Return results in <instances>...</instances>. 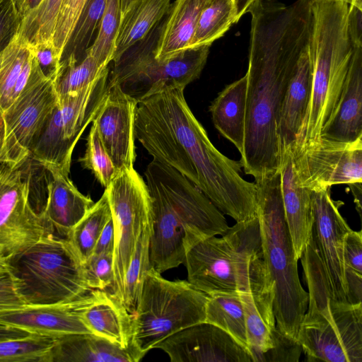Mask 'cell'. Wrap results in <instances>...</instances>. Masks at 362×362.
<instances>
[{
    "mask_svg": "<svg viewBox=\"0 0 362 362\" xmlns=\"http://www.w3.org/2000/svg\"><path fill=\"white\" fill-rule=\"evenodd\" d=\"M312 0L290 6L256 0L248 9L251 30L245 135L240 163L255 180L279 171V112L298 59L308 45Z\"/></svg>",
    "mask_w": 362,
    "mask_h": 362,
    "instance_id": "1",
    "label": "cell"
},
{
    "mask_svg": "<svg viewBox=\"0 0 362 362\" xmlns=\"http://www.w3.org/2000/svg\"><path fill=\"white\" fill-rule=\"evenodd\" d=\"M166 87L137 103L134 136L153 159L193 183L222 213L236 222L257 216V186L241 175L240 162L211 142L184 95Z\"/></svg>",
    "mask_w": 362,
    "mask_h": 362,
    "instance_id": "2",
    "label": "cell"
},
{
    "mask_svg": "<svg viewBox=\"0 0 362 362\" xmlns=\"http://www.w3.org/2000/svg\"><path fill=\"white\" fill-rule=\"evenodd\" d=\"M152 202L150 264L158 272L183 264L187 250L229 228L223 214L185 176L153 159L145 173Z\"/></svg>",
    "mask_w": 362,
    "mask_h": 362,
    "instance_id": "3",
    "label": "cell"
},
{
    "mask_svg": "<svg viewBox=\"0 0 362 362\" xmlns=\"http://www.w3.org/2000/svg\"><path fill=\"white\" fill-rule=\"evenodd\" d=\"M300 260L308 303L296 339L306 361L362 362V303L335 297L313 236Z\"/></svg>",
    "mask_w": 362,
    "mask_h": 362,
    "instance_id": "4",
    "label": "cell"
},
{
    "mask_svg": "<svg viewBox=\"0 0 362 362\" xmlns=\"http://www.w3.org/2000/svg\"><path fill=\"white\" fill-rule=\"evenodd\" d=\"M187 281L208 294L274 291L262 249L257 216L229 227L221 238L190 247L183 262Z\"/></svg>",
    "mask_w": 362,
    "mask_h": 362,
    "instance_id": "5",
    "label": "cell"
},
{
    "mask_svg": "<svg viewBox=\"0 0 362 362\" xmlns=\"http://www.w3.org/2000/svg\"><path fill=\"white\" fill-rule=\"evenodd\" d=\"M348 9L349 4L342 1H313L308 42L311 93L293 148L320 138L339 100L353 54L347 33Z\"/></svg>",
    "mask_w": 362,
    "mask_h": 362,
    "instance_id": "6",
    "label": "cell"
},
{
    "mask_svg": "<svg viewBox=\"0 0 362 362\" xmlns=\"http://www.w3.org/2000/svg\"><path fill=\"white\" fill-rule=\"evenodd\" d=\"M255 183L263 257L274 285L276 326L296 339L308 293L299 279L298 260L284 217L280 173L255 180Z\"/></svg>",
    "mask_w": 362,
    "mask_h": 362,
    "instance_id": "7",
    "label": "cell"
},
{
    "mask_svg": "<svg viewBox=\"0 0 362 362\" xmlns=\"http://www.w3.org/2000/svg\"><path fill=\"white\" fill-rule=\"evenodd\" d=\"M6 260L26 305L68 303L92 290L84 265L65 238L46 235Z\"/></svg>",
    "mask_w": 362,
    "mask_h": 362,
    "instance_id": "8",
    "label": "cell"
},
{
    "mask_svg": "<svg viewBox=\"0 0 362 362\" xmlns=\"http://www.w3.org/2000/svg\"><path fill=\"white\" fill-rule=\"evenodd\" d=\"M209 296L188 281H169L151 267L132 315L130 347L141 360L170 335L205 322Z\"/></svg>",
    "mask_w": 362,
    "mask_h": 362,
    "instance_id": "9",
    "label": "cell"
},
{
    "mask_svg": "<svg viewBox=\"0 0 362 362\" xmlns=\"http://www.w3.org/2000/svg\"><path fill=\"white\" fill-rule=\"evenodd\" d=\"M163 22L142 40L112 62L109 78L137 102L166 87H184L197 79L211 45L187 47L165 59L155 57Z\"/></svg>",
    "mask_w": 362,
    "mask_h": 362,
    "instance_id": "10",
    "label": "cell"
},
{
    "mask_svg": "<svg viewBox=\"0 0 362 362\" xmlns=\"http://www.w3.org/2000/svg\"><path fill=\"white\" fill-rule=\"evenodd\" d=\"M110 67L78 93L58 100L35 139L30 156L42 167L69 175L74 148L103 105Z\"/></svg>",
    "mask_w": 362,
    "mask_h": 362,
    "instance_id": "11",
    "label": "cell"
},
{
    "mask_svg": "<svg viewBox=\"0 0 362 362\" xmlns=\"http://www.w3.org/2000/svg\"><path fill=\"white\" fill-rule=\"evenodd\" d=\"M114 227V284L109 291L120 300L125 275L146 223L153 218L146 183L134 170L123 169L105 188Z\"/></svg>",
    "mask_w": 362,
    "mask_h": 362,
    "instance_id": "12",
    "label": "cell"
},
{
    "mask_svg": "<svg viewBox=\"0 0 362 362\" xmlns=\"http://www.w3.org/2000/svg\"><path fill=\"white\" fill-rule=\"evenodd\" d=\"M57 102L53 81L43 76L37 63L28 86L2 113L8 166H23L30 156L35 139Z\"/></svg>",
    "mask_w": 362,
    "mask_h": 362,
    "instance_id": "13",
    "label": "cell"
},
{
    "mask_svg": "<svg viewBox=\"0 0 362 362\" xmlns=\"http://www.w3.org/2000/svg\"><path fill=\"white\" fill-rule=\"evenodd\" d=\"M292 151L301 187L317 190L362 182V137L342 142L320 136L303 148H292Z\"/></svg>",
    "mask_w": 362,
    "mask_h": 362,
    "instance_id": "14",
    "label": "cell"
},
{
    "mask_svg": "<svg viewBox=\"0 0 362 362\" xmlns=\"http://www.w3.org/2000/svg\"><path fill=\"white\" fill-rule=\"evenodd\" d=\"M21 168L0 164V250L4 257L51 234L30 204V182Z\"/></svg>",
    "mask_w": 362,
    "mask_h": 362,
    "instance_id": "15",
    "label": "cell"
},
{
    "mask_svg": "<svg viewBox=\"0 0 362 362\" xmlns=\"http://www.w3.org/2000/svg\"><path fill=\"white\" fill-rule=\"evenodd\" d=\"M330 188L310 190L314 217L312 236L334 295L347 301L343 252L346 236L351 228L339 211L344 202L332 199Z\"/></svg>",
    "mask_w": 362,
    "mask_h": 362,
    "instance_id": "16",
    "label": "cell"
},
{
    "mask_svg": "<svg viewBox=\"0 0 362 362\" xmlns=\"http://www.w3.org/2000/svg\"><path fill=\"white\" fill-rule=\"evenodd\" d=\"M155 348L172 362H253L250 352L229 334L206 322L170 335Z\"/></svg>",
    "mask_w": 362,
    "mask_h": 362,
    "instance_id": "17",
    "label": "cell"
},
{
    "mask_svg": "<svg viewBox=\"0 0 362 362\" xmlns=\"http://www.w3.org/2000/svg\"><path fill=\"white\" fill-rule=\"evenodd\" d=\"M137 103L108 77L105 99L92 122L95 124L103 146L117 172L134 168Z\"/></svg>",
    "mask_w": 362,
    "mask_h": 362,
    "instance_id": "18",
    "label": "cell"
},
{
    "mask_svg": "<svg viewBox=\"0 0 362 362\" xmlns=\"http://www.w3.org/2000/svg\"><path fill=\"white\" fill-rule=\"evenodd\" d=\"M279 173L284 217L299 260L312 238L314 217L311 191L299 185L291 146L281 150Z\"/></svg>",
    "mask_w": 362,
    "mask_h": 362,
    "instance_id": "19",
    "label": "cell"
},
{
    "mask_svg": "<svg viewBox=\"0 0 362 362\" xmlns=\"http://www.w3.org/2000/svg\"><path fill=\"white\" fill-rule=\"evenodd\" d=\"M77 313L92 334L121 347H130L132 315L109 291L92 289L82 297Z\"/></svg>",
    "mask_w": 362,
    "mask_h": 362,
    "instance_id": "20",
    "label": "cell"
},
{
    "mask_svg": "<svg viewBox=\"0 0 362 362\" xmlns=\"http://www.w3.org/2000/svg\"><path fill=\"white\" fill-rule=\"evenodd\" d=\"M81 298L64 304L26 305L1 315L0 324L54 339L74 334H92L77 313Z\"/></svg>",
    "mask_w": 362,
    "mask_h": 362,
    "instance_id": "21",
    "label": "cell"
},
{
    "mask_svg": "<svg viewBox=\"0 0 362 362\" xmlns=\"http://www.w3.org/2000/svg\"><path fill=\"white\" fill-rule=\"evenodd\" d=\"M43 168L49 180L45 206L40 214L51 234L56 231L65 238L95 202L78 191L69 175L52 167Z\"/></svg>",
    "mask_w": 362,
    "mask_h": 362,
    "instance_id": "22",
    "label": "cell"
},
{
    "mask_svg": "<svg viewBox=\"0 0 362 362\" xmlns=\"http://www.w3.org/2000/svg\"><path fill=\"white\" fill-rule=\"evenodd\" d=\"M320 136L342 142L362 137V47H353L339 100Z\"/></svg>",
    "mask_w": 362,
    "mask_h": 362,
    "instance_id": "23",
    "label": "cell"
},
{
    "mask_svg": "<svg viewBox=\"0 0 362 362\" xmlns=\"http://www.w3.org/2000/svg\"><path fill=\"white\" fill-rule=\"evenodd\" d=\"M311 85L312 68L308 45L298 59L281 103L278 124L281 151L296 141L308 105Z\"/></svg>",
    "mask_w": 362,
    "mask_h": 362,
    "instance_id": "24",
    "label": "cell"
},
{
    "mask_svg": "<svg viewBox=\"0 0 362 362\" xmlns=\"http://www.w3.org/2000/svg\"><path fill=\"white\" fill-rule=\"evenodd\" d=\"M50 362H138L131 347L123 348L93 334L55 339Z\"/></svg>",
    "mask_w": 362,
    "mask_h": 362,
    "instance_id": "25",
    "label": "cell"
},
{
    "mask_svg": "<svg viewBox=\"0 0 362 362\" xmlns=\"http://www.w3.org/2000/svg\"><path fill=\"white\" fill-rule=\"evenodd\" d=\"M211 0H175L163 20L155 49L165 59L187 48L203 8Z\"/></svg>",
    "mask_w": 362,
    "mask_h": 362,
    "instance_id": "26",
    "label": "cell"
},
{
    "mask_svg": "<svg viewBox=\"0 0 362 362\" xmlns=\"http://www.w3.org/2000/svg\"><path fill=\"white\" fill-rule=\"evenodd\" d=\"M247 97V76L227 85L209 107L214 127L240 153L243 149Z\"/></svg>",
    "mask_w": 362,
    "mask_h": 362,
    "instance_id": "27",
    "label": "cell"
},
{
    "mask_svg": "<svg viewBox=\"0 0 362 362\" xmlns=\"http://www.w3.org/2000/svg\"><path fill=\"white\" fill-rule=\"evenodd\" d=\"M247 337L253 362L273 346V332L276 328L274 313V291L240 292Z\"/></svg>",
    "mask_w": 362,
    "mask_h": 362,
    "instance_id": "28",
    "label": "cell"
},
{
    "mask_svg": "<svg viewBox=\"0 0 362 362\" xmlns=\"http://www.w3.org/2000/svg\"><path fill=\"white\" fill-rule=\"evenodd\" d=\"M170 6V0H136L122 16L112 62L144 39L167 15Z\"/></svg>",
    "mask_w": 362,
    "mask_h": 362,
    "instance_id": "29",
    "label": "cell"
},
{
    "mask_svg": "<svg viewBox=\"0 0 362 362\" xmlns=\"http://www.w3.org/2000/svg\"><path fill=\"white\" fill-rule=\"evenodd\" d=\"M111 218L107 195L105 190L100 199L65 238L83 265L91 256L100 234Z\"/></svg>",
    "mask_w": 362,
    "mask_h": 362,
    "instance_id": "30",
    "label": "cell"
},
{
    "mask_svg": "<svg viewBox=\"0 0 362 362\" xmlns=\"http://www.w3.org/2000/svg\"><path fill=\"white\" fill-rule=\"evenodd\" d=\"M205 322L226 332L250 352L245 314L238 294L217 293L209 296L206 305Z\"/></svg>",
    "mask_w": 362,
    "mask_h": 362,
    "instance_id": "31",
    "label": "cell"
},
{
    "mask_svg": "<svg viewBox=\"0 0 362 362\" xmlns=\"http://www.w3.org/2000/svg\"><path fill=\"white\" fill-rule=\"evenodd\" d=\"M237 22L234 0H211L200 13L188 47L211 45Z\"/></svg>",
    "mask_w": 362,
    "mask_h": 362,
    "instance_id": "32",
    "label": "cell"
},
{
    "mask_svg": "<svg viewBox=\"0 0 362 362\" xmlns=\"http://www.w3.org/2000/svg\"><path fill=\"white\" fill-rule=\"evenodd\" d=\"M106 69H103L86 53L78 62L69 59L60 62L53 81L58 100L78 93L100 77Z\"/></svg>",
    "mask_w": 362,
    "mask_h": 362,
    "instance_id": "33",
    "label": "cell"
},
{
    "mask_svg": "<svg viewBox=\"0 0 362 362\" xmlns=\"http://www.w3.org/2000/svg\"><path fill=\"white\" fill-rule=\"evenodd\" d=\"M153 218L145 225L127 269L121 301L130 314L136 309L142 282L150 264V243Z\"/></svg>",
    "mask_w": 362,
    "mask_h": 362,
    "instance_id": "34",
    "label": "cell"
},
{
    "mask_svg": "<svg viewBox=\"0 0 362 362\" xmlns=\"http://www.w3.org/2000/svg\"><path fill=\"white\" fill-rule=\"evenodd\" d=\"M105 4L106 0H87L60 62H78L83 58L95 30L98 29Z\"/></svg>",
    "mask_w": 362,
    "mask_h": 362,
    "instance_id": "35",
    "label": "cell"
},
{
    "mask_svg": "<svg viewBox=\"0 0 362 362\" xmlns=\"http://www.w3.org/2000/svg\"><path fill=\"white\" fill-rule=\"evenodd\" d=\"M121 18L120 0H106L97 36L86 51L103 69L107 68L113 60Z\"/></svg>",
    "mask_w": 362,
    "mask_h": 362,
    "instance_id": "36",
    "label": "cell"
},
{
    "mask_svg": "<svg viewBox=\"0 0 362 362\" xmlns=\"http://www.w3.org/2000/svg\"><path fill=\"white\" fill-rule=\"evenodd\" d=\"M62 0H42L21 21L18 36L30 47L52 42Z\"/></svg>",
    "mask_w": 362,
    "mask_h": 362,
    "instance_id": "37",
    "label": "cell"
},
{
    "mask_svg": "<svg viewBox=\"0 0 362 362\" xmlns=\"http://www.w3.org/2000/svg\"><path fill=\"white\" fill-rule=\"evenodd\" d=\"M55 339L32 334L0 341V362H50Z\"/></svg>",
    "mask_w": 362,
    "mask_h": 362,
    "instance_id": "38",
    "label": "cell"
},
{
    "mask_svg": "<svg viewBox=\"0 0 362 362\" xmlns=\"http://www.w3.org/2000/svg\"><path fill=\"white\" fill-rule=\"evenodd\" d=\"M32 47L18 36L0 53V111L3 113L10 105V98L16 80Z\"/></svg>",
    "mask_w": 362,
    "mask_h": 362,
    "instance_id": "39",
    "label": "cell"
},
{
    "mask_svg": "<svg viewBox=\"0 0 362 362\" xmlns=\"http://www.w3.org/2000/svg\"><path fill=\"white\" fill-rule=\"evenodd\" d=\"M86 140L84 156L78 160L84 168L92 171L102 186L107 188L117 171L103 146L93 122Z\"/></svg>",
    "mask_w": 362,
    "mask_h": 362,
    "instance_id": "40",
    "label": "cell"
},
{
    "mask_svg": "<svg viewBox=\"0 0 362 362\" xmlns=\"http://www.w3.org/2000/svg\"><path fill=\"white\" fill-rule=\"evenodd\" d=\"M87 0H62L52 38L53 45L62 58Z\"/></svg>",
    "mask_w": 362,
    "mask_h": 362,
    "instance_id": "41",
    "label": "cell"
},
{
    "mask_svg": "<svg viewBox=\"0 0 362 362\" xmlns=\"http://www.w3.org/2000/svg\"><path fill=\"white\" fill-rule=\"evenodd\" d=\"M86 278L90 289L107 290L114 284L113 252L91 255L84 264Z\"/></svg>",
    "mask_w": 362,
    "mask_h": 362,
    "instance_id": "42",
    "label": "cell"
},
{
    "mask_svg": "<svg viewBox=\"0 0 362 362\" xmlns=\"http://www.w3.org/2000/svg\"><path fill=\"white\" fill-rule=\"evenodd\" d=\"M302 352V346L297 339L284 334L276 326L272 347L261 354L257 362H298Z\"/></svg>",
    "mask_w": 362,
    "mask_h": 362,
    "instance_id": "43",
    "label": "cell"
},
{
    "mask_svg": "<svg viewBox=\"0 0 362 362\" xmlns=\"http://www.w3.org/2000/svg\"><path fill=\"white\" fill-rule=\"evenodd\" d=\"M22 18L15 0H0V53L17 37Z\"/></svg>",
    "mask_w": 362,
    "mask_h": 362,
    "instance_id": "44",
    "label": "cell"
},
{
    "mask_svg": "<svg viewBox=\"0 0 362 362\" xmlns=\"http://www.w3.org/2000/svg\"><path fill=\"white\" fill-rule=\"evenodd\" d=\"M26 306L20 296L16 280L8 267L6 257H0V315Z\"/></svg>",
    "mask_w": 362,
    "mask_h": 362,
    "instance_id": "45",
    "label": "cell"
},
{
    "mask_svg": "<svg viewBox=\"0 0 362 362\" xmlns=\"http://www.w3.org/2000/svg\"><path fill=\"white\" fill-rule=\"evenodd\" d=\"M37 65L48 80L54 81L60 67L61 57L53 42H45L32 47Z\"/></svg>",
    "mask_w": 362,
    "mask_h": 362,
    "instance_id": "46",
    "label": "cell"
},
{
    "mask_svg": "<svg viewBox=\"0 0 362 362\" xmlns=\"http://www.w3.org/2000/svg\"><path fill=\"white\" fill-rule=\"evenodd\" d=\"M344 271L362 274V233L352 229L347 233L344 245Z\"/></svg>",
    "mask_w": 362,
    "mask_h": 362,
    "instance_id": "47",
    "label": "cell"
},
{
    "mask_svg": "<svg viewBox=\"0 0 362 362\" xmlns=\"http://www.w3.org/2000/svg\"><path fill=\"white\" fill-rule=\"evenodd\" d=\"M347 33L353 47H362V10L349 5Z\"/></svg>",
    "mask_w": 362,
    "mask_h": 362,
    "instance_id": "48",
    "label": "cell"
},
{
    "mask_svg": "<svg viewBox=\"0 0 362 362\" xmlns=\"http://www.w3.org/2000/svg\"><path fill=\"white\" fill-rule=\"evenodd\" d=\"M114 244V227L111 218L100 234L91 255H101L113 252Z\"/></svg>",
    "mask_w": 362,
    "mask_h": 362,
    "instance_id": "49",
    "label": "cell"
},
{
    "mask_svg": "<svg viewBox=\"0 0 362 362\" xmlns=\"http://www.w3.org/2000/svg\"><path fill=\"white\" fill-rule=\"evenodd\" d=\"M31 333L12 326L0 324V341L28 337Z\"/></svg>",
    "mask_w": 362,
    "mask_h": 362,
    "instance_id": "50",
    "label": "cell"
},
{
    "mask_svg": "<svg viewBox=\"0 0 362 362\" xmlns=\"http://www.w3.org/2000/svg\"><path fill=\"white\" fill-rule=\"evenodd\" d=\"M22 20L35 9L42 0H15Z\"/></svg>",
    "mask_w": 362,
    "mask_h": 362,
    "instance_id": "51",
    "label": "cell"
},
{
    "mask_svg": "<svg viewBox=\"0 0 362 362\" xmlns=\"http://www.w3.org/2000/svg\"><path fill=\"white\" fill-rule=\"evenodd\" d=\"M6 134L2 112L0 111V164L7 165Z\"/></svg>",
    "mask_w": 362,
    "mask_h": 362,
    "instance_id": "52",
    "label": "cell"
},
{
    "mask_svg": "<svg viewBox=\"0 0 362 362\" xmlns=\"http://www.w3.org/2000/svg\"><path fill=\"white\" fill-rule=\"evenodd\" d=\"M256 0H234L236 11H237V19H239L247 12L250 7Z\"/></svg>",
    "mask_w": 362,
    "mask_h": 362,
    "instance_id": "53",
    "label": "cell"
},
{
    "mask_svg": "<svg viewBox=\"0 0 362 362\" xmlns=\"http://www.w3.org/2000/svg\"><path fill=\"white\" fill-rule=\"evenodd\" d=\"M354 197L356 210L361 216V183H354L349 185Z\"/></svg>",
    "mask_w": 362,
    "mask_h": 362,
    "instance_id": "54",
    "label": "cell"
},
{
    "mask_svg": "<svg viewBox=\"0 0 362 362\" xmlns=\"http://www.w3.org/2000/svg\"><path fill=\"white\" fill-rule=\"evenodd\" d=\"M315 1H342L349 5H353L362 10V0H312Z\"/></svg>",
    "mask_w": 362,
    "mask_h": 362,
    "instance_id": "55",
    "label": "cell"
},
{
    "mask_svg": "<svg viewBox=\"0 0 362 362\" xmlns=\"http://www.w3.org/2000/svg\"><path fill=\"white\" fill-rule=\"evenodd\" d=\"M136 0H120L122 16Z\"/></svg>",
    "mask_w": 362,
    "mask_h": 362,
    "instance_id": "56",
    "label": "cell"
},
{
    "mask_svg": "<svg viewBox=\"0 0 362 362\" xmlns=\"http://www.w3.org/2000/svg\"><path fill=\"white\" fill-rule=\"evenodd\" d=\"M2 255H1V250H0V257H2Z\"/></svg>",
    "mask_w": 362,
    "mask_h": 362,
    "instance_id": "57",
    "label": "cell"
}]
</instances>
